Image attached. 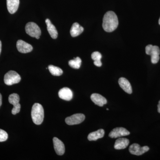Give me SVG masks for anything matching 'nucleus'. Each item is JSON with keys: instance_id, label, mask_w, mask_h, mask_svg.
I'll return each mask as SVG.
<instances>
[{"instance_id": "nucleus-1", "label": "nucleus", "mask_w": 160, "mask_h": 160, "mask_svg": "<svg viewBox=\"0 0 160 160\" xmlns=\"http://www.w3.org/2000/svg\"><path fill=\"white\" fill-rule=\"evenodd\" d=\"M118 20L117 15L112 11L106 12L103 19V29L107 32H112L117 28Z\"/></svg>"}, {"instance_id": "nucleus-2", "label": "nucleus", "mask_w": 160, "mask_h": 160, "mask_svg": "<svg viewBox=\"0 0 160 160\" xmlns=\"http://www.w3.org/2000/svg\"><path fill=\"white\" fill-rule=\"evenodd\" d=\"M31 117L36 125H41L44 118V111L42 106L39 103H35L31 110Z\"/></svg>"}, {"instance_id": "nucleus-3", "label": "nucleus", "mask_w": 160, "mask_h": 160, "mask_svg": "<svg viewBox=\"0 0 160 160\" xmlns=\"http://www.w3.org/2000/svg\"><path fill=\"white\" fill-rule=\"evenodd\" d=\"M146 54L151 56V60L152 64H156L160 59V50L158 46L149 45L146 47Z\"/></svg>"}, {"instance_id": "nucleus-4", "label": "nucleus", "mask_w": 160, "mask_h": 160, "mask_svg": "<svg viewBox=\"0 0 160 160\" xmlns=\"http://www.w3.org/2000/svg\"><path fill=\"white\" fill-rule=\"evenodd\" d=\"M25 30L26 33L32 38L38 39L41 35V30L38 26L33 22H28L26 25Z\"/></svg>"}, {"instance_id": "nucleus-5", "label": "nucleus", "mask_w": 160, "mask_h": 160, "mask_svg": "<svg viewBox=\"0 0 160 160\" xmlns=\"http://www.w3.org/2000/svg\"><path fill=\"white\" fill-rule=\"evenodd\" d=\"M21 78L18 73L14 71H9L4 76V82L8 86L17 84L21 81Z\"/></svg>"}, {"instance_id": "nucleus-6", "label": "nucleus", "mask_w": 160, "mask_h": 160, "mask_svg": "<svg viewBox=\"0 0 160 160\" xmlns=\"http://www.w3.org/2000/svg\"><path fill=\"white\" fill-rule=\"evenodd\" d=\"M20 97L17 93L10 94L9 97V102L13 105V108L12 110V113L16 115L19 113L21 109V105L19 103Z\"/></svg>"}, {"instance_id": "nucleus-7", "label": "nucleus", "mask_w": 160, "mask_h": 160, "mask_svg": "<svg viewBox=\"0 0 160 160\" xmlns=\"http://www.w3.org/2000/svg\"><path fill=\"white\" fill-rule=\"evenodd\" d=\"M85 119V116L84 114L82 113H76L66 118L65 122L67 125L72 126L82 122Z\"/></svg>"}, {"instance_id": "nucleus-8", "label": "nucleus", "mask_w": 160, "mask_h": 160, "mask_svg": "<svg viewBox=\"0 0 160 160\" xmlns=\"http://www.w3.org/2000/svg\"><path fill=\"white\" fill-rule=\"evenodd\" d=\"M149 148L148 146L141 147L139 144L134 143L129 146V151L131 154L140 156L149 151Z\"/></svg>"}, {"instance_id": "nucleus-9", "label": "nucleus", "mask_w": 160, "mask_h": 160, "mask_svg": "<svg viewBox=\"0 0 160 160\" xmlns=\"http://www.w3.org/2000/svg\"><path fill=\"white\" fill-rule=\"evenodd\" d=\"M130 134V132L123 127H117L112 129L109 133V137L116 138L126 136Z\"/></svg>"}, {"instance_id": "nucleus-10", "label": "nucleus", "mask_w": 160, "mask_h": 160, "mask_svg": "<svg viewBox=\"0 0 160 160\" xmlns=\"http://www.w3.org/2000/svg\"><path fill=\"white\" fill-rule=\"evenodd\" d=\"M17 48L18 51L21 53H26L32 51V47L29 43L19 40L17 42Z\"/></svg>"}, {"instance_id": "nucleus-11", "label": "nucleus", "mask_w": 160, "mask_h": 160, "mask_svg": "<svg viewBox=\"0 0 160 160\" xmlns=\"http://www.w3.org/2000/svg\"><path fill=\"white\" fill-rule=\"evenodd\" d=\"M53 143L55 151L57 154L60 156L64 154L65 152V145L64 143L61 140L56 137L53 138Z\"/></svg>"}, {"instance_id": "nucleus-12", "label": "nucleus", "mask_w": 160, "mask_h": 160, "mask_svg": "<svg viewBox=\"0 0 160 160\" xmlns=\"http://www.w3.org/2000/svg\"><path fill=\"white\" fill-rule=\"evenodd\" d=\"M58 96L60 98L62 99L69 101L72 99L73 93L71 89L67 87H64L60 89L58 92Z\"/></svg>"}, {"instance_id": "nucleus-13", "label": "nucleus", "mask_w": 160, "mask_h": 160, "mask_svg": "<svg viewBox=\"0 0 160 160\" xmlns=\"http://www.w3.org/2000/svg\"><path fill=\"white\" fill-rule=\"evenodd\" d=\"M119 85L124 91L129 94L132 93L131 84L128 80L124 78H121L118 80Z\"/></svg>"}, {"instance_id": "nucleus-14", "label": "nucleus", "mask_w": 160, "mask_h": 160, "mask_svg": "<svg viewBox=\"0 0 160 160\" xmlns=\"http://www.w3.org/2000/svg\"><path fill=\"white\" fill-rule=\"evenodd\" d=\"M91 99L95 104L101 107H102L107 102L106 98L98 93H93L92 94Z\"/></svg>"}, {"instance_id": "nucleus-15", "label": "nucleus", "mask_w": 160, "mask_h": 160, "mask_svg": "<svg viewBox=\"0 0 160 160\" xmlns=\"http://www.w3.org/2000/svg\"><path fill=\"white\" fill-rule=\"evenodd\" d=\"M8 11L11 14H13L17 11L19 6V0H6Z\"/></svg>"}, {"instance_id": "nucleus-16", "label": "nucleus", "mask_w": 160, "mask_h": 160, "mask_svg": "<svg viewBox=\"0 0 160 160\" xmlns=\"http://www.w3.org/2000/svg\"><path fill=\"white\" fill-rule=\"evenodd\" d=\"M129 143V140L126 138H120L116 141L114 147L116 149H126Z\"/></svg>"}, {"instance_id": "nucleus-17", "label": "nucleus", "mask_w": 160, "mask_h": 160, "mask_svg": "<svg viewBox=\"0 0 160 160\" xmlns=\"http://www.w3.org/2000/svg\"><path fill=\"white\" fill-rule=\"evenodd\" d=\"M84 28L80 26L78 23L75 22L72 24L70 29V34L72 37H76L82 33Z\"/></svg>"}, {"instance_id": "nucleus-18", "label": "nucleus", "mask_w": 160, "mask_h": 160, "mask_svg": "<svg viewBox=\"0 0 160 160\" xmlns=\"http://www.w3.org/2000/svg\"><path fill=\"white\" fill-rule=\"evenodd\" d=\"M46 23L47 25V29L49 34L53 39H56L58 37V33L56 28L54 25L52 24L49 19H46Z\"/></svg>"}, {"instance_id": "nucleus-19", "label": "nucleus", "mask_w": 160, "mask_h": 160, "mask_svg": "<svg viewBox=\"0 0 160 160\" xmlns=\"http://www.w3.org/2000/svg\"><path fill=\"white\" fill-rule=\"evenodd\" d=\"M105 135L104 129H99L97 131L89 133L88 136V139L89 141H95L100 138H102Z\"/></svg>"}, {"instance_id": "nucleus-20", "label": "nucleus", "mask_w": 160, "mask_h": 160, "mask_svg": "<svg viewBox=\"0 0 160 160\" xmlns=\"http://www.w3.org/2000/svg\"><path fill=\"white\" fill-rule=\"evenodd\" d=\"M48 69L51 74L55 76H60L62 74V70L57 66L53 65H49L48 66Z\"/></svg>"}, {"instance_id": "nucleus-21", "label": "nucleus", "mask_w": 160, "mask_h": 160, "mask_svg": "<svg viewBox=\"0 0 160 160\" xmlns=\"http://www.w3.org/2000/svg\"><path fill=\"white\" fill-rule=\"evenodd\" d=\"M81 64L82 60L79 57H77L74 59L70 60L69 62V66L73 69H79L81 67Z\"/></svg>"}, {"instance_id": "nucleus-22", "label": "nucleus", "mask_w": 160, "mask_h": 160, "mask_svg": "<svg viewBox=\"0 0 160 160\" xmlns=\"http://www.w3.org/2000/svg\"><path fill=\"white\" fill-rule=\"evenodd\" d=\"M91 58L94 61H101L102 58V55L99 52H94L91 55Z\"/></svg>"}, {"instance_id": "nucleus-23", "label": "nucleus", "mask_w": 160, "mask_h": 160, "mask_svg": "<svg viewBox=\"0 0 160 160\" xmlns=\"http://www.w3.org/2000/svg\"><path fill=\"white\" fill-rule=\"evenodd\" d=\"M8 133L2 129H0V142H5L8 139Z\"/></svg>"}, {"instance_id": "nucleus-24", "label": "nucleus", "mask_w": 160, "mask_h": 160, "mask_svg": "<svg viewBox=\"0 0 160 160\" xmlns=\"http://www.w3.org/2000/svg\"><path fill=\"white\" fill-rule=\"evenodd\" d=\"M94 64L98 67H101L102 66V63L101 61H94Z\"/></svg>"}, {"instance_id": "nucleus-25", "label": "nucleus", "mask_w": 160, "mask_h": 160, "mask_svg": "<svg viewBox=\"0 0 160 160\" xmlns=\"http://www.w3.org/2000/svg\"><path fill=\"white\" fill-rule=\"evenodd\" d=\"M158 112L159 113H160V100L158 105Z\"/></svg>"}, {"instance_id": "nucleus-26", "label": "nucleus", "mask_w": 160, "mask_h": 160, "mask_svg": "<svg viewBox=\"0 0 160 160\" xmlns=\"http://www.w3.org/2000/svg\"><path fill=\"white\" fill-rule=\"evenodd\" d=\"M2 105V94L0 93V107Z\"/></svg>"}, {"instance_id": "nucleus-27", "label": "nucleus", "mask_w": 160, "mask_h": 160, "mask_svg": "<svg viewBox=\"0 0 160 160\" xmlns=\"http://www.w3.org/2000/svg\"><path fill=\"white\" fill-rule=\"evenodd\" d=\"M1 51H2V42L0 41V54H1Z\"/></svg>"}, {"instance_id": "nucleus-28", "label": "nucleus", "mask_w": 160, "mask_h": 160, "mask_svg": "<svg viewBox=\"0 0 160 160\" xmlns=\"http://www.w3.org/2000/svg\"><path fill=\"white\" fill-rule=\"evenodd\" d=\"M159 24L160 25V18H159Z\"/></svg>"}, {"instance_id": "nucleus-29", "label": "nucleus", "mask_w": 160, "mask_h": 160, "mask_svg": "<svg viewBox=\"0 0 160 160\" xmlns=\"http://www.w3.org/2000/svg\"><path fill=\"white\" fill-rule=\"evenodd\" d=\"M107 109V110H109V109Z\"/></svg>"}]
</instances>
